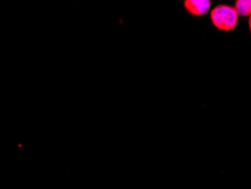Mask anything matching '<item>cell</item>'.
Instances as JSON below:
<instances>
[{
  "mask_svg": "<svg viewBox=\"0 0 251 189\" xmlns=\"http://www.w3.org/2000/svg\"><path fill=\"white\" fill-rule=\"evenodd\" d=\"M238 13L234 7L228 5H219L210 12V20L214 27L221 31H231L238 23Z\"/></svg>",
  "mask_w": 251,
  "mask_h": 189,
  "instance_id": "1",
  "label": "cell"
},
{
  "mask_svg": "<svg viewBox=\"0 0 251 189\" xmlns=\"http://www.w3.org/2000/svg\"><path fill=\"white\" fill-rule=\"evenodd\" d=\"M210 7L209 0H187L184 1V8L187 12H189L191 15L195 16H201L208 12Z\"/></svg>",
  "mask_w": 251,
  "mask_h": 189,
  "instance_id": "2",
  "label": "cell"
},
{
  "mask_svg": "<svg viewBox=\"0 0 251 189\" xmlns=\"http://www.w3.org/2000/svg\"><path fill=\"white\" fill-rule=\"evenodd\" d=\"M235 12L241 16L251 15V0H237L235 1Z\"/></svg>",
  "mask_w": 251,
  "mask_h": 189,
  "instance_id": "3",
  "label": "cell"
},
{
  "mask_svg": "<svg viewBox=\"0 0 251 189\" xmlns=\"http://www.w3.org/2000/svg\"><path fill=\"white\" fill-rule=\"evenodd\" d=\"M248 23H249V28H250V32H251V15L249 16V22H248Z\"/></svg>",
  "mask_w": 251,
  "mask_h": 189,
  "instance_id": "4",
  "label": "cell"
}]
</instances>
